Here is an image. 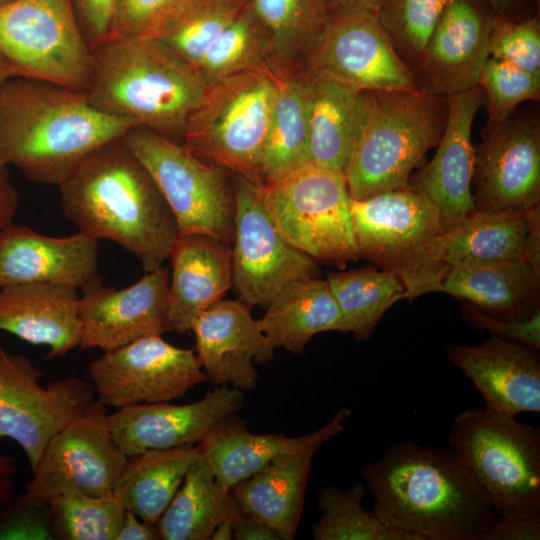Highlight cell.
I'll list each match as a JSON object with an SVG mask.
<instances>
[{"label": "cell", "instance_id": "cell-33", "mask_svg": "<svg viewBox=\"0 0 540 540\" xmlns=\"http://www.w3.org/2000/svg\"><path fill=\"white\" fill-rule=\"evenodd\" d=\"M309 163L307 77L293 71L277 74L275 101L257 179L270 184Z\"/></svg>", "mask_w": 540, "mask_h": 540}, {"label": "cell", "instance_id": "cell-5", "mask_svg": "<svg viewBox=\"0 0 540 540\" xmlns=\"http://www.w3.org/2000/svg\"><path fill=\"white\" fill-rule=\"evenodd\" d=\"M447 98L407 90L362 91L360 120L344 171L352 199L403 188L438 145Z\"/></svg>", "mask_w": 540, "mask_h": 540}, {"label": "cell", "instance_id": "cell-6", "mask_svg": "<svg viewBox=\"0 0 540 540\" xmlns=\"http://www.w3.org/2000/svg\"><path fill=\"white\" fill-rule=\"evenodd\" d=\"M449 446L501 518L540 515V429L486 407L457 414Z\"/></svg>", "mask_w": 540, "mask_h": 540}, {"label": "cell", "instance_id": "cell-1", "mask_svg": "<svg viewBox=\"0 0 540 540\" xmlns=\"http://www.w3.org/2000/svg\"><path fill=\"white\" fill-rule=\"evenodd\" d=\"M362 475L372 511L417 540H481L496 516L479 482L450 448L398 441L367 463Z\"/></svg>", "mask_w": 540, "mask_h": 540}, {"label": "cell", "instance_id": "cell-19", "mask_svg": "<svg viewBox=\"0 0 540 540\" xmlns=\"http://www.w3.org/2000/svg\"><path fill=\"white\" fill-rule=\"evenodd\" d=\"M496 15L485 0H450L413 73L417 91L447 98L477 86Z\"/></svg>", "mask_w": 540, "mask_h": 540}, {"label": "cell", "instance_id": "cell-42", "mask_svg": "<svg viewBox=\"0 0 540 540\" xmlns=\"http://www.w3.org/2000/svg\"><path fill=\"white\" fill-rule=\"evenodd\" d=\"M450 0H385L376 16L412 75Z\"/></svg>", "mask_w": 540, "mask_h": 540}, {"label": "cell", "instance_id": "cell-59", "mask_svg": "<svg viewBox=\"0 0 540 540\" xmlns=\"http://www.w3.org/2000/svg\"><path fill=\"white\" fill-rule=\"evenodd\" d=\"M17 77L16 72L10 64L0 55V93L7 82Z\"/></svg>", "mask_w": 540, "mask_h": 540}, {"label": "cell", "instance_id": "cell-49", "mask_svg": "<svg viewBox=\"0 0 540 540\" xmlns=\"http://www.w3.org/2000/svg\"><path fill=\"white\" fill-rule=\"evenodd\" d=\"M540 515L525 518H501L494 520L481 540H539Z\"/></svg>", "mask_w": 540, "mask_h": 540}, {"label": "cell", "instance_id": "cell-16", "mask_svg": "<svg viewBox=\"0 0 540 540\" xmlns=\"http://www.w3.org/2000/svg\"><path fill=\"white\" fill-rule=\"evenodd\" d=\"M106 415L102 408L82 416L50 439L26 484L29 498L47 502L69 491L92 497L113 494L128 457L115 442Z\"/></svg>", "mask_w": 540, "mask_h": 540}, {"label": "cell", "instance_id": "cell-28", "mask_svg": "<svg viewBox=\"0 0 540 540\" xmlns=\"http://www.w3.org/2000/svg\"><path fill=\"white\" fill-rule=\"evenodd\" d=\"M77 289L54 283H20L0 288V330L49 348L46 359L65 357L80 346Z\"/></svg>", "mask_w": 540, "mask_h": 540}, {"label": "cell", "instance_id": "cell-40", "mask_svg": "<svg viewBox=\"0 0 540 540\" xmlns=\"http://www.w3.org/2000/svg\"><path fill=\"white\" fill-rule=\"evenodd\" d=\"M269 59L267 33L246 0L239 14L207 51L197 70L211 85L241 72L269 67Z\"/></svg>", "mask_w": 540, "mask_h": 540}, {"label": "cell", "instance_id": "cell-23", "mask_svg": "<svg viewBox=\"0 0 540 540\" xmlns=\"http://www.w3.org/2000/svg\"><path fill=\"white\" fill-rule=\"evenodd\" d=\"M445 352L473 383L487 409L512 418L540 412L539 351L492 336L473 346L448 344Z\"/></svg>", "mask_w": 540, "mask_h": 540}, {"label": "cell", "instance_id": "cell-44", "mask_svg": "<svg viewBox=\"0 0 540 540\" xmlns=\"http://www.w3.org/2000/svg\"><path fill=\"white\" fill-rule=\"evenodd\" d=\"M488 57L540 76L539 15L518 20L496 15L488 41Z\"/></svg>", "mask_w": 540, "mask_h": 540}, {"label": "cell", "instance_id": "cell-13", "mask_svg": "<svg viewBox=\"0 0 540 540\" xmlns=\"http://www.w3.org/2000/svg\"><path fill=\"white\" fill-rule=\"evenodd\" d=\"M301 72L329 78L357 91H417L375 14L342 10L326 20L301 62Z\"/></svg>", "mask_w": 540, "mask_h": 540}, {"label": "cell", "instance_id": "cell-61", "mask_svg": "<svg viewBox=\"0 0 540 540\" xmlns=\"http://www.w3.org/2000/svg\"><path fill=\"white\" fill-rule=\"evenodd\" d=\"M537 7H539L540 0H536Z\"/></svg>", "mask_w": 540, "mask_h": 540}, {"label": "cell", "instance_id": "cell-52", "mask_svg": "<svg viewBox=\"0 0 540 540\" xmlns=\"http://www.w3.org/2000/svg\"><path fill=\"white\" fill-rule=\"evenodd\" d=\"M160 534L156 524L142 520L126 510V515L116 540H158Z\"/></svg>", "mask_w": 540, "mask_h": 540}, {"label": "cell", "instance_id": "cell-8", "mask_svg": "<svg viewBox=\"0 0 540 540\" xmlns=\"http://www.w3.org/2000/svg\"><path fill=\"white\" fill-rule=\"evenodd\" d=\"M260 194L281 235L318 263L343 269L360 258L344 173L309 163L260 183Z\"/></svg>", "mask_w": 540, "mask_h": 540}, {"label": "cell", "instance_id": "cell-57", "mask_svg": "<svg viewBox=\"0 0 540 540\" xmlns=\"http://www.w3.org/2000/svg\"><path fill=\"white\" fill-rule=\"evenodd\" d=\"M18 468L13 458L0 455V478H14Z\"/></svg>", "mask_w": 540, "mask_h": 540}, {"label": "cell", "instance_id": "cell-20", "mask_svg": "<svg viewBox=\"0 0 540 540\" xmlns=\"http://www.w3.org/2000/svg\"><path fill=\"white\" fill-rule=\"evenodd\" d=\"M529 211L469 213L460 223L435 237L402 276L404 299L436 292L452 266L478 260L523 259Z\"/></svg>", "mask_w": 540, "mask_h": 540}, {"label": "cell", "instance_id": "cell-35", "mask_svg": "<svg viewBox=\"0 0 540 540\" xmlns=\"http://www.w3.org/2000/svg\"><path fill=\"white\" fill-rule=\"evenodd\" d=\"M238 505L222 488L207 458L199 451L157 528L163 540H209L216 526L234 515Z\"/></svg>", "mask_w": 540, "mask_h": 540}, {"label": "cell", "instance_id": "cell-43", "mask_svg": "<svg viewBox=\"0 0 540 540\" xmlns=\"http://www.w3.org/2000/svg\"><path fill=\"white\" fill-rule=\"evenodd\" d=\"M477 85L484 93L489 122L502 120L525 101L540 99V76L491 57L482 66Z\"/></svg>", "mask_w": 540, "mask_h": 540}, {"label": "cell", "instance_id": "cell-10", "mask_svg": "<svg viewBox=\"0 0 540 540\" xmlns=\"http://www.w3.org/2000/svg\"><path fill=\"white\" fill-rule=\"evenodd\" d=\"M0 55L17 77L86 91L93 53L72 0H14L0 6Z\"/></svg>", "mask_w": 540, "mask_h": 540}, {"label": "cell", "instance_id": "cell-17", "mask_svg": "<svg viewBox=\"0 0 540 540\" xmlns=\"http://www.w3.org/2000/svg\"><path fill=\"white\" fill-rule=\"evenodd\" d=\"M350 210L359 257L400 277L445 231L435 206L409 185L351 198Z\"/></svg>", "mask_w": 540, "mask_h": 540}, {"label": "cell", "instance_id": "cell-29", "mask_svg": "<svg viewBox=\"0 0 540 540\" xmlns=\"http://www.w3.org/2000/svg\"><path fill=\"white\" fill-rule=\"evenodd\" d=\"M436 292H445L500 318L540 310V275L523 259L468 261L452 266Z\"/></svg>", "mask_w": 540, "mask_h": 540}, {"label": "cell", "instance_id": "cell-58", "mask_svg": "<svg viewBox=\"0 0 540 540\" xmlns=\"http://www.w3.org/2000/svg\"><path fill=\"white\" fill-rule=\"evenodd\" d=\"M15 488L13 478H0V505L13 498Z\"/></svg>", "mask_w": 540, "mask_h": 540}, {"label": "cell", "instance_id": "cell-7", "mask_svg": "<svg viewBox=\"0 0 540 540\" xmlns=\"http://www.w3.org/2000/svg\"><path fill=\"white\" fill-rule=\"evenodd\" d=\"M276 88L277 74L269 67L209 85L187 121L182 143L207 163L257 179Z\"/></svg>", "mask_w": 540, "mask_h": 540}, {"label": "cell", "instance_id": "cell-9", "mask_svg": "<svg viewBox=\"0 0 540 540\" xmlns=\"http://www.w3.org/2000/svg\"><path fill=\"white\" fill-rule=\"evenodd\" d=\"M122 138L157 185L179 235L202 233L232 243L235 190L228 171L198 158L182 142L141 126Z\"/></svg>", "mask_w": 540, "mask_h": 540}, {"label": "cell", "instance_id": "cell-56", "mask_svg": "<svg viewBox=\"0 0 540 540\" xmlns=\"http://www.w3.org/2000/svg\"><path fill=\"white\" fill-rule=\"evenodd\" d=\"M233 517V516H232ZM232 517L220 522L214 529L211 538L212 540H231L233 539V522Z\"/></svg>", "mask_w": 540, "mask_h": 540}, {"label": "cell", "instance_id": "cell-2", "mask_svg": "<svg viewBox=\"0 0 540 540\" xmlns=\"http://www.w3.org/2000/svg\"><path fill=\"white\" fill-rule=\"evenodd\" d=\"M135 126L98 110L84 91L15 77L0 93V167L60 186L96 150Z\"/></svg>", "mask_w": 540, "mask_h": 540}, {"label": "cell", "instance_id": "cell-21", "mask_svg": "<svg viewBox=\"0 0 540 540\" xmlns=\"http://www.w3.org/2000/svg\"><path fill=\"white\" fill-rule=\"evenodd\" d=\"M243 391L219 385L201 400L174 405L169 402L125 406L106 415L111 434L127 456L198 444L226 416L243 405Z\"/></svg>", "mask_w": 540, "mask_h": 540}, {"label": "cell", "instance_id": "cell-54", "mask_svg": "<svg viewBox=\"0 0 540 540\" xmlns=\"http://www.w3.org/2000/svg\"><path fill=\"white\" fill-rule=\"evenodd\" d=\"M385 0H326L327 13L358 10L377 14Z\"/></svg>", "mask_w": 540, "mask_h": 540}, {"label": "cell", "instance_id": "cell-30", "mask_svg": "<svg viewBox=\"0 0 540 540\" xmlns=\"http://www.w3.org/2000/svg\"><path fill=\"white\" fill-rule=\"evenodd\" d=\"M316 450L280 455L230 488L238 507L293 540L300 522Z\"/></svg>", "mask_w": 540, "mask_h": 540}, {"label": "cell", "instance_id": "cell-18", "mask_svg": "<svg viewBox=\"0 0 540 540\" xmlns=\"http://www.w3.org/2000/svg\"><path fill=\"white\" fill-rule=\"evenodd\" d=\"M169 269L146 272L124 289L104 285L95 276L82 289L78 312L85 349L109 351L139 338L170 331L168 324Z\"/></svg>", "mask_w": 540, "mask_h": 540}, {"label": "cell", "instance_id": "cell-38", "mask_svg": "<svg viewBox=\"0 0 540 540\" xmlns=\"http://www.w3.org/2000/svg\"><path fill=\"white\" fill-rule=\"evenodd\" d=\"M246 0H187L154 37L197 70L212 44L233 21Z\"/></svg>", "mask_w": 540, "mask_h": 540}, {"label": "cell", "instance_id": "cell-31", "mask_svg": "<svg viewBox=\"0 0 540 540\" xmlns=\"http://www.w3.org/2000/svg\"><path fill=\"white\" fill-rule=\"evenodd\" d=\"M272 349L301 353L315 335L326 331L345 333L344 322L326 280L296 281L280 291L257 319Z\"/></svg>", "mask_w": 540, "mask_h": 540}, {"label": "cell", "instance_id": "cell-46", "mask_svg": "<svg viewBox=\"0 0 540 540\" xmlns=\"http://www.w3.org/2000/svg\"><path fill=\"white\" fill-rule=\"evenodd\" d=\"M187 0H119L114 38L154 36Z\"/></svg>", "mask_w": 540, "mask_h": 540}, {"label": "cell", "instance_id": "cell-55", "mask_svg": "<svg viewBox=\"0 0 540 540\" xmlns=\"http://www.w3.org/2000/svg\"><path fill=\"white\" fill-rule=\"evenodd\" d=\"M500 17L518 20L526 17L521 13V0H485ZM529 16V15H528Z\"/></svg>", "mask_w": 540, "mask_h": 540}, {"label": "cell", "instance_id": "cell-41", "mask_svg": "<svg viewBox=\"0 0 540 540\" xmlns=\"http://www.w3.org/2000/svg\"><path fill=\"white\" fill-rule=\"evenodd\" d=\"M54 539L116 540L126 509L114 495L92 497L69 491L46 502Z\"/></svg>", "mask_w": 540, "mask_h": 540}, {"label": "cell", "instance_id": "cell-36", "mask_svg": "<svg viewBox=\"0 0 540 540\" xmlns=\"http://www.w3.org/2000/svg\"><path fill=\"white\" fill-rule=\"evenodd\" d=\"M326 281L344 322V334L369 339L385 312L404 299L405 286L398 273L363 267L329 272Z\"/></svg>", "mask_w": 540, "mask_h": 540}, {"label": "cell", "instance_id": "cell-50", "mask_svg": "<svg viewBox=\"0 0 540 540\" xmlns=\"http://www.w3.org/2000/svg\"><path fill=\"white\" fill-rule=\"evenodd\" d=\"M233 539L281 540L278 533L258 518L243 512L239 507L232 517Z\"/></svg>", "mask_w": 540, "mask_h": 540}, {"label": "cell", "instance_id": "cell-60", "mask_svg": "<svg viewBox=\"0 0 540 540\" xmlns=\"http://www.w3.org/2000/svg\"><path fill=\"white\" fill-rule=\"evenodd\" d=\"M12 1H14V0H0V6L8 4V3L12 2Z\"/></svg>", "mask_w": 540, "mask_h": 540}, {"label": "cell", "instance_id": "cell-32", "mask_svg": "<svg viewBox=\"0 0 540 540\" xmlns=\"http://www.w3.org/2000/svg\"><path fill=\"white\" fill-rule=\"evenodd\" d=\"M305 76L310 162L344 173L359 125L362 91L329 78Z\"/></svg>", "mask_w": 540, "mask_h": 540}, {"label": "cell", "instance_id": "cell-11", "mask_svg": "<svg viewBox=\"0 0 540 540\" xmlns=\"http://www.w3.org/2000/svg\"><path fill=\"white\" fill-rule=\"evenodd\" d=\"M43 371L0 342V440L24 450L33 470L50 439L72 421L106 408L89 382L70 376L40 385Z\"/></svg>", "mask_w": 540, "mask_h": 540}, {"label": "cell", "instance_id": "cell-4", "mask_svg": "<svg viewBox=\"0 0 540 540\" xmlns=\"http://www.w3.org/2000/svg\"><path fill=\"white\" fill-rule=\"evenodd\" d=\"M85 93L98 110L182 142L209 85L154 36L114 38L92 50Z\"/></svg>", "mask_w": 540, "mask_h": 540}, {"label": "cell", "instance_id": "cell-25", "mask_svg": "<svg viewBox=\"0 0 540 540\" xmlns=\"http://www.w3.org/2000/svg\"><path fill=\"white\" fill-rule=\"evenodd\" d=\"M98 270V240L78 232L51 237L9 223L0 230V288L54 283L82 289Z\"/></svg>", "mask_w": 540, "mask_h": 540}, {"label": "cell", "instance_id": "cell-45", "mask_svg": "<svg viewBox=\"0 0 540 540\" xmlns=\"http://www.w3.org/2000/svg\"><path fill=\"white\" fill-rule=\"evenodd\" d=\"M11 499L0 513V540L54 539L46 502L33 500L25 493Z\"/></svg>", "mask_w": 540, "mask_h": 540}, {"label": "cell", "instance_id": "cell-26", "mask_svg": "<svg viewBox=\"0 0 540 540\" xmlns=\"http://www.w3.org/2000/svg\"><path fill=\"white\" fill-rule=\"evenodd\" d=\"M350 414L349 409L341 408L318 430L288 437L283 433H252L245 421L233 413L220 420L197 447L207 458L218 484L230 490L280 455L318 451L324 443L344 431V421Z\"/></svg>", "mask_w": 540, "mask_h": 540}, {"label": "cell", "instance_id": "cell-34", "mask_svg": "<svg viewBox=\"0 0 540 540\" xmlns=\"http://www.w3.org/2000/svg\"><path fill=\"white\" fill-rule=\"evenodd\" d=\"M198 453V447L185 445L131 455L113 494L127 511L157 525Z\"/></svg>", "mask_w": 540, "mask_h": 540}, {"label": "cell", "instance_id": "cell-47", "mask_svg": "<svg viewBox=\"0 0 540 540\" xmlns=\"http://www.w3.org/2000/svg\"><path fill=\"white\" fill-rule=\"evenodd\" d=\"M461 312L463 318L479 331H488L492 336L540 351V310L527 318H500L463 301Z\"/></svg>", "mask_w": 540, "mask_h": 540}, {"label": "cell", "instance_id": "cell-24", "mask_svg": "<svg viewBox=\"0 0 540 540\" xmlns=\"http://www.w3.org/2000/svg\"><path fill=\"white\" fill-rule=\"evenodd\" d=\"M251 306L241 300L221 299L194 322L196 358L207 381L231 385L241 391L256 388L254 364L272 360L274 349L251 315Z\"/></svg>", "mask_w": 540, "mask_h": 540}, {"label": "cell", "instance_id": "cell-53", "mask_svg": "<svg viewBox=\"0 0 540 540\" xmlns=\"http://www.w3.org/2000/svg\"><path fill=\"white\" fill-rule=\"evenodd\" d=\"M19 206V194L12 184L7 168L0 167V230L13 222Z\"/></svg>", "mask_w": 540, "mask_h": 540}, {"label": "cell", "instance_id": "cell-51", "mask_svg": "<svg viewBox=\"0 0 540 540\" xmlns=\"http://www.w3.org/2000/svg\"><path fill=\"white\" fill-rule=\"evenodd\" d=\"M522 258L540 275V205L529 211V225L524 240Z\"/></svg>", "mask_w": 540, "mask_h": 540}, {"label": "cell", "instance_id": "cell-48", "mask_svg": "<svg viewBox=\"0 0 540 540\" xmlns=\"http://www.w3.org/2000/svg\"><path fill=\"white\" fill-rule=\"evenodd\" d=\"M72 2L91 50L111 40L119 0H72Z\"/></svg>", "mask_w": 540, "mask_h": 540}, {"label": "cell", "instance_id": "cell-39", "mask_svg": "<svg viewBox=\"0 0 540 540\" xmlns=\"http://www.w3.org/2000/svg\"><path fill=\"white\" fill-rule=\"evenodd\" d=\"M365 484L357 481L342 491L324 486L317 506L321 511L312 524L315 540H417L414 536L385 525L373 511L362 507Z\"/></svg>", "mask_w": 540, "mask_h": 540}, {"label": "cell", "instance_id": "cell-27", "mask_svg": "<svg viewBox=\"0 0 540 540\" xmlns=\"http://www.w3.org/2000/svg\"><path fill=\"white\" fill-rule=\"evenodd\" d=\"M168 259L169 330L183 334L232 287L231 243L202 233L178 235Z\"/></svg>", "mask_w": 540, "mask_h": 540}, {"label": "cell", "instance_id": "cell-12", "mask_svg": "<svg viewBox=\"0 0 540 540\" xmlns=\"http://www.w3.org/2000/svg\"><path fill=\"white\" fill-rule=\"evenodd\" d=\"M235 219L231 243L237 297L253 307L267 304L285 287L320 277L319 263L277 230L260 194V181L234 176Z\"/></svg>", "mask_w": 540, "mask_h": 540}, {"label": "cell", "instance_id": "cell-15", "mask_svg": "<svg viewBox=\"0 0 540 540\" xmlns=\"http://www.w3.org/2000/svg\"><path fill=\"white\" fill-rule=\"evenodd\" d=\"M97 400L106 408L169 402L207 381L196 354L161 335L139 338L89 362Z\"/></svg>", "mask_w": 540, "mask_h": 540}, {"label": "cell", "instance_id": "cell-14", "mask_svg": "<svg viewBox=\"0 0 540 540\" xmlns=\"http://www.w3.org/2000/svg\"><path fill=\"white\" fill-rule=\"evenodd\" d=\"M471 192L475 211L525 213L540 205V119L514 109L487 121L474 146Z\"/></svg>", "mask_w": 540, "mask_h": 540}, {"label": "cell", "instance_id": "cell-22", "mask_svg": "<svg viewBox=\"0 0 540 540\" xmlns=\"http://www.w3.org/2000/svg\"><path fill=\"white\" fill-rule=\"evenodd\" d=\"M447 104L446 126L435 155L409 179V186L435 206L445 231L474 211L471 134L475 115L484 105V93L477 85L447 97Z\"/></svg>", "mask_w": 540, "mask_h": 540}, {"label": "cell", "instance_id": "cell-37", "mask_svg": "<svg viewBox=\"0 0 540 540\" xmlns=\"http://www.w3.org/2000/svg\"><path fill=\"white\" fill-rule=\"evenodd\" d=\"M270 43L269 67L277 74L301 64L326 17V0H247Z\"/></svg>", "mask_w": 540, "mask_h": 540}, {"label": "cell", "instance_id": "cell-3", "mask_svg": "<svg viewBox=\"0 0 540 540\" xmlns=\"http://www.w3.org/2000/svg\"><path fill=\"white\" fill-rule=\"evenodd\" d=\"M58 187L62 211L79 232L117 243L145 273L169 258L179 235L176 219L122 137L96 150Z\"/></svg>", "mask_w": 540, "mask_h": 540}]
</instances>
